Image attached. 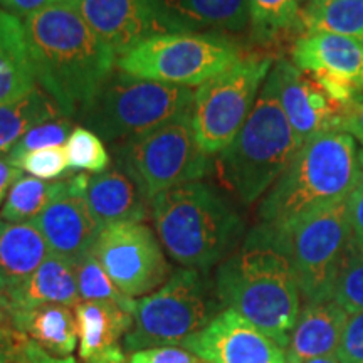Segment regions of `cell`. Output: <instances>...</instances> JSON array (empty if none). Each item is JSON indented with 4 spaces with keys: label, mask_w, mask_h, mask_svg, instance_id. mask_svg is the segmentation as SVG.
Instances as JSON below:
<instances>
[{
    "label": "cell",
    "mask_w": 363,
    "mask_h": 363,
    "mask_svg": "<svg viewBox=\"0 0 363 363\" xmlns=\"http://www.w3.org/2000/svg\"><path fill=\"white\" fill-rule=\"evenodd\" d=\"M22 26L35 83L66 118L78 116L115 71L116 54L66 0L24 17Z\"/></svg>",
    "instance_id": "cell-1"
},
{
    "label": "cell",
    "mask_w": 363,
    "mask_h": 363,
    "mask_svg": "<svg viewBox=\"0 0 363 363\" xmlns=\"http://www.w3.org/2000/svg\"><path fill=\"white\" fill-rule=\"evenodd\" d=\"M216 293L283 350L301 311V293L288 256L251 230L244 246L219 264Z\"/></svg>",
    "instance_id": "cell-2"
},
{
    "label": "cell",
    "mask_w": 363,
    "mask_h": 363,
    "mask_svg": "<svg viewBox=\"0 0 363 363\" xmlns=\"http://www.w3.org/2000/svg\"><path fill=\"white\" fill-rule=\"evenodd\" d=\"M152 217L163 251L187 269L207 272L234 254L244 220L219 190L190 182L152 201Z\"/></svg>",
    "instance_id": "cell-3"
},
{
    "label": "cell",
    "mask_w": 363,
    "mask_h": 363,
    "mask_svg": "<svg viewBox=\"0 0 363 363\" xmlns=\"http://www.w3.org/2000/svg\"><path fill=\"white\" fill-rule=\"evenodd\" d=\"M363 174L357 143L345 131H328L308 140L267 190L257 207L261 224L279 227L318 207L340 202Z\"/></svg>",
    "instance_id": "cell-4"
},
{
    "label": "cell",
    "mask_w": 363,
    "mask_h": 363,
    "mask_svg": "<svg viewBox=\"0 0 363 363\" xmlns=\"http://www.w3.org/2000/svg\"><path fill=\"white\" fill-rule=\"evenodd\" d=\"M299 147L269 76L251 115L217 158L222 184L240 202L254 203L283 175Z\"/></svg>",
    "instance_id": "cell-5"
},
{
    "label": "cell",
    "mask_w": 363,
    "mask_h": 363,
    "mask_svg": "<svg viewBox=\"0 0 363 363\" xmlns=\"http://www.w3.org/2000/svg\"><path fill=\"white\" fill-rule=\"evenodd\" d=\"M347 201L318 207L284 225L254 229L288 256L306 303L333 301L335 281L352 244Z\"/></svg>",
    "instance_id": "cell-6"
},
{
    "label": "cell",
    "mask_w": 363,
    "mask_h": 363,
    "mask_svg": "<svg viewBox=\"0 0 363 363\" xmlns=\"http://www.w3.org/2000/svg\"><path fill=\"white\" fill-rule=\"evenodd\" d=\"M194 91L113 71L78 118L110 143L148 133L192 108Z\"/></svg>",
    "instance_id": "cell-7"
},
{
    "label": "cell",
    "mask_w": 363,
    "mask_h": 363,
    "mask_svg": "<svg viewBox=\"0 0 363 363\" xmlns=\"http://www.w3.org/2000/svg\"><path fill=\"white\" fill-rule=\"evenodd\" d=\"M220 308L216 283L207 278V272L182 267L155 293L136 299L133 328L123 338V348L135 353L180 347L206 328Z\"/></svg>",
    "instance_id": "cell-8"
},
{
    "label": "cell",
    "mask_w": 363,
    "mask_h": 363,
    "mask_svg": "<svg viewBox=\"0 0 363 363\" xmlns=\"http://www.w3.org/2000/svg\"><path fill=\"white\" fill-rule=\"evenodd\" d=\"M113 152L150 202L165 190L201 182L211 169V158L195 138L192 108L148 133L115 143Z\"/></svg>",
    "instance_id": "cell-9"
},
{
    "label": "cell",
    "mask_w": 363,
    "mask_h": 363,
    "mask_svg": "<svg viewBox=\"0 0 363 363\" xmlns=\"http://www.w3.org/2000/svg\"><path fill=\"white\" fill-rule=\"evenodd\" d=\"M272 66L271 56L247 54L199 86L192 99V126L203 153L212 157L233 143L251 115Z\"/></svg>",
    "instance_id": "cell-10"
},
{
    "label": "cell",
    "mask_w": 363,
    "mask_h": 363,
    "mask_svg": "<svg viewBox=\"0 0 363 363\" xmlns=\"http://www.w3.org/2000/svg\"><path fill=\"white\" fill-rule=\"evenodd\" d=\"M240 57L238 45L220 35L175 33L136 45L118 57L116 67L136 78L194 88L229 69Z\"/></svg>",
    "instance_id": "cell-11"
},
{
    "label": "cell",
    "mask_w": 363,
    "mask_h": 363,
    "mask_svg": "<svg viewBox=\"0 0 363 363\" xmlns=\"http://www.w3.org/2000/svg\"><path fill=\"white\" fill-rule=\"evenodd\" d=\"M93 254L118 289L130 298L155 293L172 276L160 240L145 222L103 227Z\"/></svg>",
    "instance_id": "cell-12"
},
{
    "label": "cell",
    "mask_w": 363,
    "mask_h": 363,
    "mask_svg": "<svg viewBox=\"0 0 363 363\" xmlns=\"http://www.w3.org/2000/svg\"><path fill=\"white\" fill-rule=\"evenodd\" d=\"M291 62L347 108L363 93V43L331 33H305L294 40Z\"/></svg>",
    "instance_id": "cell-13"
},
{
    "label": "cell",
    "mask_w": 363,
    "mask_h": 363,
    "mask_svg": "<svg viewBox=\"0 0 363 363\" xmlns=\"http://www.w3.org/2000/svg\"><path fill=\"white\" fill-rule=\"evenodd\" d=\"M118 57L145 40L184 33L167 19L155 0H66Z\"/></svg>",
    "instance_id": "cell-14"
},
{
    "label": "cell",
    "mask_w": 363,
    "mask_h": 363,
    "mask_svg": "<svg viewBox=\"0 0 363 363\" xmlns=\"http://www.w3.org/2000/svg\"><path fill=\"white\" fill-rule=\"evenodd\" d=\"M269 78L299 147L321 133L342 131L345 108L310 74L298 69L288 59H278Z\"/></svg>",
    "instance_id": "cell-15"
},
{
    "label": "cell",
    "mask_w": 363,
    "mask_h": 363,
    "mask_svg": "<svg viewBox=\"0 0 363 363\" xmlns=\"http://www.w3.org/2000/svg\"><path fill=\"white\" fill-rule=\"evenodd\" d=\"M180 347L203 363H286L283 348L233 310H222Z\"/></svg>",
    "instance_id": "cell-16"
},
{
    "label": "cell",
    "mask_w": 363,
    "mask_h": 363,
    "mask_svg": "<svg viewBox=\"0 0 363 363\" xmlns=\"http://www.w3.org/2000/svg\"><path fill=\"white\" fill-rule=\"evenodd\" d=\"M88 182V175H76L74 187L54 199L38 217L30 220L44 238L49 252L71 262L72 266L93 251L101 230L84 201Z\"/></svg>",
    "instance_id": "cell-17"
},
{
    "label": "cell",
    "mask_w": 363,
    "mask_h": 363,
    "mask_svg": "<svg viewBox=\"0 0 363 363\" xmlns=\"http://www.w3.org/2000/svg\"><path fill=\"white\" fill-rule=\"evenodd\" d=\"M74 313L81 360L84 363H130L121 342L133 328V313L91 301H81Z\"/></svg>",
    "instance_id": "cell-18"
},
{
    "label": "cell",
    "mask_w": 363,
    "mask_h": 363,
    "mask_svg": "<svg viewBox=\"0 0 363 363\" xmlns=\"http://www.w3.org/2000/svg\"><path fill=\"white\" fill-rule=\"evenodd\" d=\"M84 201L101 229L121 222H145L152 214V202L118 163L103 174L89 177Z\"/></svg>",
    "instance_id": "cell-19"
},
{
    "label": "cell",
    "mask_w": 363,
    "mask_h": 363,
    "mask_svg": "<svg viewBox=\"0 0 363 363\" xmlns=\"http://www.w3.org/2000/svg\"><path fill=\"white\" fill-rule=\"evenodd\" d=\"M348 313L335 301L305 303L286 347V363H305L335 355Z\"/></svg>",
    "instance_id": "cell-20"
},
{
    "label": "cell",
    "mask_w": 363,
    "mask_h": 363,
    "mask_svg": "<svg viewBox=\"0 0 363 363\" xmlns=\"http://www.w3.org/2000/svg\"><path fill=\"white\" fill-rule=\"evenodd\" d=\"M49 256L48 244L30 222L0 217V294L21 288Z\"/></svg>",
    "instance_id": "cell-21"
},
{
    "label": "cell",
    "mask_w": 363,
    "mask_h": 363,
    "mask_svg": "<svg viewBox=\"0 0 363 363\" xmlns=\"http://www.w3.org/2000/svg\"><path fill=\"white\" fill-rule=\"evenodd\" d=\"M9 311H26L44 305L76 308L81 303L78 281L71 262L49 252L38 271L6 298Z\"/></svg>",
    "instance_id": "cell-22"
},
{
    "label": "cell",
    "mask_w": 363,
    "mask_h": 363,
    "mask_svg": "<svg viewBox=\"0 0 363 363\" xmlns=\"http://www.w3.org/2000/svg\"><path fill=\"white\" fill-rule=\"evenodd\" d=\"M74 308L44 305L26 311H9L12 330L24 335L52 357H71L79 342Z\"/></svg>",
    "instance_id": "cell-23"
},
{
    "label": "cell",
    "mask_w": 363,
    "mask_h": 363,
    "mask_svg": "<svg viewBox=\"0 0 363 363\" xmlns=\"http://www.w3.org/2000/svg\"><path fill=\"white\" fill-rule=\"evenodd\" d=\"M158 9L184 33H242L251 26L247 0H155Z\"/></svg>",
    "instance_id": "cell-24"
},
{
    "label": "cell",
    "mask_w": 363,
    "mask_h": 363,
    "mask_svg": "<svg viewBox=\"0 0 363 363\" xmlns=\"http://www.w3.org/2000/svg\"><path fill=\"white\" fill-rule=\"evenodd\" d=\"M65 116L39 86L12 103L0 104V153L7 155L34 126Z\"/></svg>",
    "instance_id": "cell-25"
},
{
    "label": "cell",
    "mask_w": 363,
    "mask_h": 363,
    "mask_svg": "<svg viewBox=\"0 0 363 363\" xmlns=\"http://www.w3.org/2000/svg\"><path fill=\"white\" fill-rule=\"evenodd\" d=\"M76 184V175L66 180H40L35 177L22 175L12 185L0 217L9 222H30L59 195L69 192Z\"/></svg>",
    "instance_id": "cell-26"
},
{
    "label": "cell",
    "mask_w": 363,
    "mask_h": 363,
    "mask_svg": "<svg viewBox=\"0 0 363 363\" xmlns=\"http://www.w3.org/2000/svg\"><path fill=\"white\" fill-rule=\"evenodd\" d=\"M303 34L331 33L363 43V0H326L301 12Z\"/></svg>",
    "instance_id": "cell-27"
},
{
    "label": "cell",
    "mask_w": 363,
    "mask_h": 363,
    "mask_svg": "<svg viewBox=\"0 0 363 363\" xmlns=\"http://www.w3.org/2000/svg\"><path fill=\"white\" fill-rule=\"evenodd\" d=\"M35 86L26 39L0 40V104L17 101Z\"/></svg>",
    "instance_id": "cell-28"
},
{
    "label": "cell",
    "mask_w": 363,
    "mask_h": 363,
    "mask_svg": "<svg viewBox=\"0 0 363 363\" xmlns=\"http://www.w3.org/2000/svg\"><path fill=\"white\" fill-rule=\"evenodd\" d=\"M72 267L76 272L81 301L116 306L135 315L136 299L126 296L118 289V286L113 283L106 271L103 269V266L99 264L93 251L81 257Z\"/></svg>",
    "instance_id": "cell-29"
},
{
    "label": "cell",
    "mask_w": 363,
    "mask_h": 363,
    "mask_svg": "<svg viewBox=\"0 0 363 363\" xmlns=\"http://www.w3.org/2000/svg\"><path fill=\"white\" fill-rule=\"evenodd\" d=\"M252 35L267 43L301 22L299 0H247Z\"/></svg>",
    "instance_id": "cell-30"
},
{
    "label": "cell",
    "mask_w": 363,
    "mask_h": 363,
    "mask_svg": "<svg viewBox=\"0 0 363 363\" xmlns=\"http://www.w3.org/2000/svg\"><path fill=\"white\" fill-rule=\"evenodd\" d=\"M66 157L69 169L91 172V174H103L110 165V153L104 147L103 140L96 133L76 126L66 142Z\"/></svg>",
    "instance_id": "cell-31"
},
{
    "label": "cell",
    "mask_w": 363,
    "mask_h": 363,
    "mask_svg": "<svg viewBox=\"0 0 363 363\" xmlns=\"http://www.w3.org/2000/svg\"><path fill=\"white\" fill-rule=\"evenodd\" d=\"M333 301L348 313L363 311V251L350 244L335 281Z\"/></svg>",
    "instance_id": "cell-32"
},
{
    "label": "cell",
    "mask_w": 363,
    "mask_h": 363,
    "mask_svg": "<svg viewBox=\"0 0 363 363\" xmlns=\"http://www.w3.org/2000/svg\"><path fill=\"white\" fill-rule=\"evenodd\" d=\"M74 128L76 126L72 125V121L66 116L56 118V120L45 121L43 125L34 126V128L27 131V133L19 140V143L7 153L9 160L16 165L22 157L30 152H35V150L61 147L62 143L67 142V138H69V135Z\"/></svg>",
    "instance_id": "cell-33"
},
{
    "label": "cell",
    "mask_w": 363,
    "mask_h": 363,
    "mask_svg": "<svg viewBox=\"0 0 363 363\" xmlns=\"http://www.w3.org/2000/svg\"><path fill=\"white\" fill-rule=\"evenodd\" d=\"M16 167L40 180L57 179L69 170L66 150L62 147L43 148L27 153L16 163Z\"/></svg>",
    "instance_id": "cell-34"
},
{
    "label": "cell",
    "mask_w": 363,
    "mask_h": 363,
    "mask_svg": "<svg viewBox=\"0 0 363 363\" xmlns=\"http://www.w3.org/2000/svg\"><path fill=\"white\" fill-rule=\"evenodd\" d=\"M335 355L342 363H363V311L348 315Z\"/></svg>",
    "instance_id": "cell-35"
},
{
    "label": "cell",
    "mask_w": 363,
    "mask_h": 363,
    "mask_svg": "<svg viewBox=\"0 0 363 363\" xmlns=\"http://www.w3.org/2000/svg\"><path fill=\"white\" fill-rule=\"evenodd\" d=\"M13 363H78L72 357H52L24 335L11 330Z\"/></svg>",
    "instance_id": "cell-36"
},
{
    "label": "cell",
    "mask_w": 363,
    "mask_h": 363,
    "mask_svg": "<svg viewBox=\"0 0 363 363\" xmlns=\"http://www.w3.org/2000/svg\"><path fill=\"white\" fill-rule=\"evenodd\" d=\"M130 363H203L197 355L182 347H158L135 352Z\"/></svg>",
    "instance_id": "cell-37"
},
{
    "label": "cell",
    "mask_w": 363,
    "mask_h": 363,
    "mask_svg": "<svg viewBox=\"0 0 363 363\" xmlns=\"http://www.w3.org/2000/svg\"><path fill=\"white\" fill-rule=\"evenodd\" d=\"M348 222H350L352 244L363 251V174L357 187L348 195Z\"/></svg>",
    "instance_id": "cell-38"
},
{
    "label": "cell",
    "mask_w": 363,
    "mask_h": 363,
    "mask_svg": "<svg viewBox=\"0 0 363 363\" xmlns=\"http://www.w3.org/2000/svg\"><path fill=\"white\" fill-rule=\"evenodd\" d=\"M342 131L353 136L358 143L363 147V93L353 99L350 104H347L343 111Z\"/></svg>",
    "instance_id": "cell-39"
},
{
    "label": "cell",
    "mask_w": 363,
    "mask_h": 363,
    "mask_svg": "<svg viewBox=\"0 0 363 363\" xmlns=\"http://www.w3.org/2000/svg\"><path fill=\"white\" fill-rule=\"evenodd\" d=\"M56 2H62V0H0V6L12 16L27 17Z\"/></svg>",
    "instance_id": "cell-40"
},
{
    "label": "cell",
    "mask_w": 363,
    "mask_h": 363,
    "mask_svg": "<svg viewBox=\"0 0 363 363\" xmlns=\"http://www.w3.org/2000/svg\"><path fill=\"white\" fill-rule=\"evenodd\" d=\"M22 175H24V170L13 165V163L9 160L7 155H2V153H0V206L6 202L12 185L16 184Z\"/></svg>",
    "instance_id": "cell-41"
},
{
    "label": "cell",
    "mask_w": 363,
    "mask_h": 363,
    "mask_svg": "<svg viewBox=\"0 0 363 363\" xmlns=\"http://www.w3.org/2000/svg\"><path fill=\"white\" fill-rule=\"evenodd\" d=\"M24 39V26L19 17L0 9V40Z\"/></svg>",
    "instance_id": "cell-42"
},
{
    "label": "cell",
    "mask_w": 363,
    "mask_h": 363,
    "mask_svg": "<svg viewBox=\"0 0 363 363\" xmlns=\"http://www.w3.org/2000/svg\"><path fill=\"white\" fill-rule=\"evenodd\" d=\"M0 363H13L11 330H0Z\"/></svg>",
    "instance_id": "cell-43"
},
{
    "label": "cell",
    "mask_w": 363,
    "mask_h": 363,
    "mask_svg": "<svg viewBox=\"0 0 363 363\" xmlns=\"http://www.w3.org/2000/svg\"><path fill=\"white\" fill-rule=\"evenodd\" d=\"M9 320V303L4 294H0V330L6 328V323Z\"/></svg>",
    "instance_id": "cell-44"
},
{
    "label": "cell",
    "mask_w": 363,
    "mask_h": 363,
    "mask_svg": "<svg viewBox=\"0 0 363 363\" xmlns=\"http://www.w3.org/2000/svg\"><path fill=\"white\" fill-rule=\"evenodd\" d=\"M305 363H342V362L338 360L337 355H326V357L313 358V360H308Z\"/></svg>",
    "instance_id": "cell-45"
},
{
    "label": "cell",
    "mask_w": 363,
    "mask_h": 363,
    "mask_svg": "<svg viewBox=\"0 0 363 363\" xmlns=\"http://www.w3.org/2000/svg\"><path fill=\"white\" fill-rule=\"evenodd\" d=\"M323 2H326V0H308V4H306V6H308V7H313V6H320V4H323Z\"/></svg>",
    "instance_id": "cell-46"
},
{
    "label": "cell",
    "mask_w": 363,
    "mask_h": 363,
    "mask_svg": "<svg viewBox=\"0 0 363 363\" xmlns=\"http://www.w3.org/2000/svg\"><path fill=\"white\" fill-rule=\"evenodd\" d=\"M358 162H360V167L363 170V150H362V152H358Z\"/></svg>",
    "instance_id": "cell-47"
},
{
    "label": "cell",
    "mask_w": 363,
    "mask_h": 363,
    "mask_svg": "<svg viewBox=\"0 0 363 363\" xmlns=\"http://www.w3.org/2000/svg\"><path fill=\"white\" fill-rule=\"evenodd\" d=\"M299 2H306V0H299Z\"/></svg>",
    "instance_id": "cell-48"
}]
</instances>
